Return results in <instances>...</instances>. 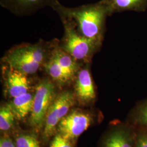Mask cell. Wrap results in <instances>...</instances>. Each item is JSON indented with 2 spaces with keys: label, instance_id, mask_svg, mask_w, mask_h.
Returning <instances> with one entry per match:
<instances>
[{
  "label": "cell",
  "instance_id": "cell-1",
  "mask_svg": "<svg viewBox=\"0 0 147 147\" xmlns=\"http://www.w3.org/2000/svg\"><path fill=\"white\" fill-rule=\"evenodd\" d=\"M51 8L58 14L61 21L68 22L81 36L102 46L106 20L110 16L102 0L72 8L64 6L57 0Z\"/></svg>",
  "mask_w": 147,
  "mask_h": 147
},
{
  "label": "cell",
  "instance_id": "cell-2",
  "mask_svg": "<svg viewBox=\"0 0 147 147\" xmlns=\"http://www.w3.org/2000/svg\"><path fill=\"white\" fill-rule=\"evenodd\" d=\"M59 40H40L34 44L23 43L11 48L1 61L28 76L43 70Z\"/></svg>",
  "mask_w": 147,
  "mask_h": 147
},
{
  "label": "cell",
  "instance_id": "cell-3",
  "mask_svg": "<svg viewBox=\"0 0 147 147\" xmlns=\"http://www.w3.org/2000/svg\"><path fill=\"white\" fill-rule=\"evenodd\" d=\"M82 65L63 50L58 43L43 70L55 84L63 87L73 83Z\"/></svg>",
  "mask_w": 147,
  "mask_h": 147
},
{
  "label": "cell",
  "instance_id": "cell-4",
  "mask_svg": "<svg viewBox=\"0 0 147 147\" xmlns=\"http://www.w3.org/2000/svg\"><path fill=\"white\" fill-rule=\"evenodd\" d=\"M102 118L98 111L72 109L58 124L56 134L75 143L89 127L101 121Z\"/></svg>",
  "mask_w": 147,
  "mask_h": 147
},
{
  "label": "cell",
  "instance_id": "cell-5",
  "mask_svg": "<svg viewBox=\"0 0 147 147\" xmlns=\"http://www.w3.org/2000/svg\"><path fill=\"white\" fill-rule=\"evenodd\" d=\"M57 86L47 77L40 80L35 87L28 123L36 132L42 131L47 112L58 94Z\"/></svg>",
  "mask_w": 147,
  "mask_h": 147
},
{
  "label": "cell",
  "instance_id": "cell-6",
  "mask_svg": "<svg viewBox=\"0 0 147 147\" xmlns=\"http://www.w3.org/2000/svg\"><path fill=\"white\" fill-rule=\"evenodd\" d=\"M62 22L64 35L59 42L60 47L80 64H90L93 57L101 46L81 36L68 22Z\"/></svg>",
  "mask_w": 147,
  "mask_h": 147
},
{
  "label": "cell",
  "instance_id": "cell-7",
  "mask_svg": "<svg viewBox=\"0 0 147 147\" xmlns=\"http://www.w3.org/2000/svg\"><path fill=\"white\" fill-rule=\"evenodd\" d=\"M76 104L73 91L63 90L58 92L46 116L42 131L44 142L49 141L56 134L58 124Z\"/></svg>",
  "mask_w": 147,
  "mask_h": 147
},
{
  "label": "cell",
  "instance_id": "cell-8",
  "mask_svg": "<svg viewBox=\"0 0 147 147\" xmlns=\"http://www.w3.org/2000/svg\"><path fill=\"white\" fill-rule=\"evenodd\" d=\"M136 128L126 121H116L109 127L100 140L99 147H135Z\"/></svg>",
  "mask_w": 147,
  "mask_h": 147
},
{
  "label": "cell",
  "instance_id": "cell-9",
  "mask_svg": "<svg viewBox=\"0 0 147 147\" xmlns=\"http://www.w3.org/2000/svg\"><path fill=\"white\" fill-rule=\"evenodd\" d=\"M90 65H82L73 82V91L77 104L84 106L94 105L96 100V91Z\"/></svg>",
  "mask_w": 147,
  "mask_h": 147
},
{
  "label": "cell",
  "instance_id": "cell-10",
  "mask_svg": "<svg viewBox=\"0 0 147 147\" xmlns=\"http://www.w3.org/2000/svg\"><path fill=\"white\" fill-rule=\"evenodd\" d=\"M7 97L13 99L31 91V83L28 75L5 64L2 67Z\"/></svg>",
  "mask_w": 147,
  "mask_h": 147
},
{
  "label": "cell",
  "instance_id": "cell-11",
  "mask_svg": "<svg viewBox=\"0 0 147 147\" xmlns=\"http://www.w3.org/2000/svg\"><path fill=\"white\" fill-rule=\"evenodd\" d=\"M57 0H0L2 7L16 16H30L47 7H51Z\"/></svg>",
  "mask_w": 147,
  "mask_h": 147
},
{
  "label": "cell",
  "instance_id": "cell-12",
  "mask_svg": "<svg viewBox=\"0 0 147 147\" xmlns=\"http://www.w3.org/2000/svg\"><path fill=\"white\" fill-rule=\"evenodd\" d=\"M34 90L11 99L7 103L16 120L21 121L31 113L34 97Z\"/></svg>",
  "mask_w": 147,
  "mask_h": 147
},
{
  "label": "cell",
  "instance_id": "cell-13",
  "mask_svg": "<svg viewBox=\"0 0 147 147\" xmlns=\"http://www.w3.org/2000/svg\"><path fill=\"white\" fill-rule=\"evenodd\" d=\"M107 5L110 16L124 11H143L147 9V0H102Z\"/></svg>",
  "mask_w": 147,
  "mask_h": 147
},
{
  "label": "cell",
  "instance_id": "cell-14",
  "mask_svg": "<svg viewBox=\"0 0 147 147\" xmlns=\"http://www.w3.org/2000/svg\"><path fill=\"white\" fill-rule=\"evenodd\" d=\"M126 121L136 128H147V99L135 105L129 112Z\"/></svg>",
  "mask_w": 147,
  "mask_h": 147
},
{
  "label": "cell",
  "instance_id": "cell-15",
  "mask_svg": "<svg viewBox=\"0 0 147 147\" xmlns=\"http://www.w3.org/2000/svg\"><path fill=\"white\" fill-rule=\"evenodd\" d=\"M16 147H40V142L35 132H19L14 137Z\"/></svg>",
  "mask_w": 147,
  "mask_h": 147
},
{
  "label": "cell",
  "instance_id": "cell-16",
  "mask_svg": "<svg viewBox=\"0 0 147 147\" xmlns=\"http://www.w3.org/2000/svg\"><path fill=\"white\" fill-rule=\"evenodd\" d=\"M16 118L7 104L0 109V130L2 131H8L14 126Z\"/></svg>",
  "mask_w": 147,
  "mask_h": 147
},
{
  "label": "cell",
  "instance_id": "cell-17",
  "mask_svg": "<svg viewBox=\"0 0 147 147\" xmlns=\"http://www.w3.org/2000/svg\"><path fill=\"white\" fill-rule=\"evenodd\" d=\"M73 142L56 134L53 137L50 147H74Z\"/></svg>",
  "mask_w": 147,
  "mask_h": 147
},
{
  "label": "cell",
  "instance_id": "cell-18",
  "mask_svg": "<svg viewBox=\"0 0 147 147\" xmlns=\"http://www.w3.org/2000/svg\"><path fill=\"white\" fill-rule=\"evenodd\" d=\"M135 147H147V128H136Z\"/></svg>",
  "mask_w": 147,
  "mask_h": 147
},
{
  "label": "cell",
  "instance_id": "cell-19",
  "mask_svg": "<svg viewBox=\"0 0 147 147\" xmlns=\"http://www.w3.org/2000/svg\"><path fill=\"white\" fill-rule=\"evenodd\" d=\"M0 147H16V143L8 135L5 134L1 137Z\"/></svg>",
  "mask_w": 147,
  "mask_h": 147
}]
</instances>
